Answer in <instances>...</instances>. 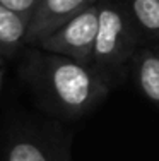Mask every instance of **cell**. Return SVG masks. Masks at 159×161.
Masks as SVG:
<instances>
[{
	"instance_id": "1",
	"label": "cell",
	"mask_w": 159,
	"mask_h": 161,
	"mask_svg": "<svg viewBox=\"0 0 159 161\" xmlns=\"http://www.w3.org/2000/svg\"><path fill=\"white\" fill-rule=\"evenodd\" d=\"M43 80L56 105L69 113H84L108 93V86L91 65L50 53L43 60Z\"/></svg>"
},
{
	"instance_id": "2",
	"label": "cell",
	"mask_w": 159,
	"mask_h": 161,
	"mask_svg": "<svg viewBox=\"0 0 159 161\" xmlns=\"http://www.w3.org/2000/svg\"><path fill=\"white\" fill-rule=\"evenodd\" d=\"M99 22V3H93L55 33L46 36L40 47L46 53H55L67 58H72L79 64L91 65L93 62V48Z\"/></svg>"
},
{
	"instance_id": "3",
	"label": "cell",
	"mask_w": 159,
	"mask_h": 161,
	"mask_svg": "<svg viewBox=\"0 0 159 161\" xmlns=\"http://www.w3.org/2000/svg\"><path fill=\"white\" fill-rule=\"evenodd\" d=\"M134 45V29L125 14L113 3L99 5V22L91 64L113 69L132 55Z\"/></svg>"
},
{
	"instance_id": "4",
	"label": "cell",
	"mask_w": 159,
	"mask_h": 161,
	"mask_svg": "<svg viewBox=\"0 0 159 161\" xmlns=\"http://www.w3.org/2000/svg\"><path fill=\"white\" fill-rule=\"evenodd\" d=\"M96 2L98 0H40L31 19L28 21L24 43L40 45L60 26Z\"/></svg>"
},
{
	"instance_id": "5",
	"label": "cell",
	"mask_w": 159,
	"mask_h": 161,
	"mask_svg": "<svg viewBox=\"0 0 159 161\" xmlns=\"http://www.w3.org/2000/svg\"><path fill=\"white\" fill-rule=\"evenodd\" d=\"M28 19L0 5V57H10L24 45Z\"/></svg>"
},
{
	"instance_id": "6",
	"label": "cell",
	"mask_w": 159,
	"mask_h": 161,
	"mask_svg": "<svg viewBox=\"0 0 159 161\" xmlns=\"http://www.w3.org/2000/svg\"><path fill=\"white\" fill-rule=\"evenodd\" d=\"M135 75L139 87L151 101L159 105V55L149 50L135 55Z\"/></svg>"
},
{
	"instance_id": "7",
	"label": "cell",
	"mask_w": 159,
	"mask_h": 161,
	"mask_svg": "<svg viewBox=\"0 0 159 161\" xmlns=\"http://www.w3.org/2000/svg\"><path fill=\"white\" fill-rule=\"evenodd\" d=\"M132 14L144 31L159 36V0H132Z\"/></svg>"
},
{
	"instance_id": "8",
	"label": "cell",
	"mask_w": 159,
	"mask_h": 161,
	"mask_svg": "<svg viewBox=\"0 0 159 161\" xmlns=\"http://www.w3.org/2000/svg\"><path fill=\"white\" fill-rule=\"evenodd\" d=\"M7 161H50L45 151L31 141H17L7 151Z\"/></svg>"
},
{
	"instance_id": "9",
	"label": "cell",
	"mask_w": 159,
	"mask_h": 161,
	"mask_svg": "<svg viewBox=\"0 0 159 161\" xmlns=\"http://www.w3.org/2000/svg\"><path fill=\"white\" fill-rule=\"evenodd\" d=\"M38 2L40 0H0V5L29 21L36 9V5H38Z\"/></svg>"
},
{
	"instance_id": "10",
	"label": "cell",
	"mask_w": 159,
	"mask_h": 161,
	"mask_svg": "<svg viewBox=\"0 0 159 161\" xmlns=\"http://www.w3.org/2000/svg\"><path fill=\"white\" fill-rule=\"evenodd\" d=\"M2 74H3V64H2V57H0V87H2Z\"/></svg>"
}]
</instances>
